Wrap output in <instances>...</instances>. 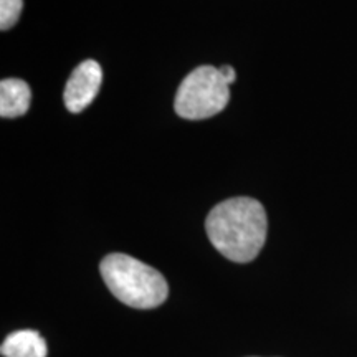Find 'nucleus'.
Returning a JSON list of instances; mask_svg holds the SVG:
<instances>
[{
  "label": "nucleus",
  "mask_w": 357,
  "mask_h": 357,
  "mask_svg": "<svg viewBox=\"0 0 357 357\" xmlns=\"http://www.w3.org/2000/svg\"><path fill=\"white\" fill-rule=\"evenodd\" d=\"M205 230L223 257L235 263H248L255 260L265 245L266 212L255 199H229L212 208Z\"/></svg>",
  "instance_id": "nucleus-1"
},
{
  "label": "nucleus",
  "mask_w": 357,
  "mask_h": 357,
  "mask_svg": "<svg viewBox=\"0 0 357 357\" xmlns=\"http://www.w3.org/2000/svg\"><path fill=\"white\" fill-rule=\"evenodd\" d=\"M100 271L106 287L124 305L137 310L158 307L167 300V281L158 270L124 253L102 258Z\"/></svg>",
  "instance_id": "nucleus-2"
},
{
  "label": "nucleus",
  "mask_w": 357,
  "mask_h": 357,
  "mask_svg": "<svg viewBox=\"0 0 357 357\" xmlns=\"http://www.w3.org/2000/svg\"><path fill=\"white\" fill-rule=\"evenodd\" d=\"M229 101L230 84L223 79L220 70L205 65L184 78L177 89L174 106L181 118L199 121L220 113Z\"/></svg>",
  "instance_id": "nucleus-3"
},
{
  "label": "nucleus",
  "mask_w": 357,
  "mask_h": 357,
  "mask_svg": "<svg viewBox=\"0 0 357 357\" xmlns=\"http://www.w3.org/2000/svg\"><path fill=\"white\" fill-rule=\"evenodd\" d=\"M102 70L98 61L84 60L73 70L65 86L63 101L70 113H82L100 93Z\"/></svg>",
  "instance_id": "nucleus-4"
},
{
  "label": "nucleus",
  "mask_w": 357,
  "mask_h": 357,
  "mask_svg": "<svg viewBox=\"0 0 357 357\" xmlns=\"http://www.w3.org/2000/svg\"><path fill=\"white\" fill-rule=\"evenodd\" d=\"M32 91L24 79L6 78L0 83V116L19 118L30 108Z\"/></svg>",
  "instance_id": "nucleus-5"
},
{
  "label": "nucleus",
  "mask_w": 357,
  "mask_h": 357,
  "mask_svg": "<svg viewBox=\"0 0 357 357\" xmlns=\"http://www.w3.org/2000/svg\"><path fill=\"white\" fill-rule=\"evenodd\" d=\"M3 357H47V341L33 329L8 334L0 347Z\"/></svg>",
  "instance_id": "nucleus-6"
},
{
  "label": "nucleus",
  "mask_w": 357,
  "mask_h": 357,
  "mask_svg": "<svg viewBox=\"0 0 357 357\" xmlns=\"http://www.w3.org/2000/svg\"><path fill=\"white\" fill-rule=\"evenodd\" d=\"M22 8H24V0H0V29H12L19 20Z\"/></svg>",
  "instance_id": "nucleus-7"
},
{
  "label": "nucleus",
  "mask_w": 357,
  "mask_h": 357,
  "mask_svg": "<svg viewBox=\"0 0 357 357\" xmlns=\"http://www.w3.org/2000/svg\"><path fill=\"white\" fill-rule=\"evenodd\" d=\"M218 70H220L222 77H223V79H225L227 83L231 84V83L235 82V78H236V73H235V70L231 68V66L225 65V66H222V68H218Z\"/></svg>",
  "instance_id": "nucleus-8"
}]
</instances>
